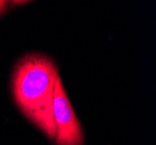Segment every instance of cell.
Returning a JSON list of instances; mask_svg holds the SVG:
<instances>
[{"label":"cell","mask_w":156,"mask_h":145,"mask_svg":"<svg viewBox=\"0 0 156 145\" xmlns=\"http://www.w3.org/2000/svg\"><path fill=\"white\" fill-rule=\"evenodd\" d=\"M58 69L51 58L41 53L22 57L14 67L12 91L22 114L48 138H55L52 100Z\"/></svg>","instance_id":"obj_1"},{"label":"cell","mask_w":156,"mask_h":145,"mask_svg":"<svg viewBox=\"0 0 156 145\" xmlns=\"http://www.w3.org/2000/svg\"><path fill=\"white\" fill-rule=\"evenodd\" d=\"M52 119L56 145H83L84 133L66 95L61 78L56 80L52 100Z\"/></svg>","instance_id":"obj_2"},{"label":"cell","mask_w":156,"mask_h":145,"mask_svg":"<svg viewBox=\"0 0 156 145\" xmlns=\"http://www.w3.org/2000/svg\"><path fill=\"white\" fill-rule=\"evenodd\" d=\"M6 7H7V1H5V0H0V14L5 12Z\"/></svg>","instance_id":"obj_3"}]
</instances>
